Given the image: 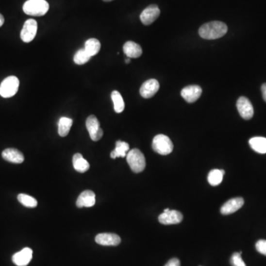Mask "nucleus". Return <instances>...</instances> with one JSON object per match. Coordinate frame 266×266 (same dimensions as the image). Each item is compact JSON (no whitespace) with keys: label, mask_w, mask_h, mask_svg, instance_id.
<instances>
[{"label":"nucleus","mask_w":266,"mask_h":266,"mask_svg":"<svg viewBox=\"0 0 266 266\" xmlns=\"http://www.w3.org/2000/svg\"><path fill=\"white\" fill-rule=\"evenodd\" d=\"M37 28V22L35 19H28L21 31V39L25 43L32 42L36 36Z\"/></svg>","instance_id":"423d86ee"},{"label":"nucleus","mask_w":266,"mask_h":266,"mask_svg":"<svg viewBox=\"0 0 266 266\" xmlns=\"http://www.w3.org/2000/svg\"><path fill=\"white\" fill-rule=\"evenodd\" d=\"M18 200L21 204L28 208H35L37 206V200L34 198L26 195V194H19L17 197Z\"/></svg>","instance_id":"a878e982"},{"label":"nucleus","mask_w":266,"mask_h":266,"mask_svg":"<svg viewBox=\"0 0 266 266\" xmlns=\"http://www.w3.org/2000/svg\"><path fill=\"white\" fill-rule=\"evenodd\" d=\"M225 175L224 170H219V169H213L211 171L208 175V181L210 185L213 186H218L221 183Z\"/></svg>","instance_id":"393cba45"},{"label":"nucleus","mask_w":266,"mask_h":266,"mask_svg":"<svg viewBox=\"0 0 266 266\" xmlns=\"http://www.w3.org/2000/svg\"><path fill=\"white\" fill-rule=\"evenodd\" d=\"M256 249L260 254L266 256V240H260L256 243Z\"/></svg>","instance_id":"c85d7f7f"},{"label":"nucleus","mask_w":266,"mask_h":266,"mask_svg":"<svg viewBox=\"0 0 266 266\" xmlns=\"http://www.w3.org/2000/svg\"><path fill=\"white\" fill-rule=\"evenodd\" d=\"M49 4L46 0H28L22 7L25 14L32 17H42L48 13Z\"/></svg>","instance_id":"f03ea898"},{"label":"nucleus","mask_w":266,"mask_h":266,"mask_svg":"<svg viewBox=\"0 0 266 266\" xmlns=\"http://www.w3.org/2000/svg\"><path fill=\"white\" fill-rule=\"evenodd\" d=\"M111 98L113 104H114L115 112L117 113H122L124 108H125V104H124V99H123L121 93L118 91L114 90L112 93Z\"/></svg>","instance_id":"b1692460"},{"label":"nucleus","mask_w":266,"mask_h":266,"mask_svg":"<svg viewBox=\"0 0 266 266\" xmlns=\"http://www.w3.org/2000/svg\"><path fill=\"white\" fill-rule=\"evenodd\" d=\"M19 87V79L14 76H8L0 84V96L5 99L13 97L17 93Z\"/></svg>","instance_id":"39448f33"},{"label":"nucleus","mask_w":266,"mask_h":266,"mask_svg":"<svg viewBox=\"0 0 266 266\" xmlns=\"http://www.w3.org/2000/svg\"><path fill=\"white\" fill-rule=\"evenodd\" d=\"M2 158L8 162L14 164H22L25 158L23 154L17 149L8 148L2 152Z\"/></svg>","instance_id":"f3484780"},{"label":"nucleus","mask_w":266,"mask_h":266,"mask_svg":"<svg viewBox=\"0 0 266 266\" xmlns=\"http://www.w3.org/2000/svg\"><path fill=\"white\" fill-rule=\"evenodd\" d=\"M243 204H244V200L243 198H232L222 206L220 212L222 215H231L239 210Z\"/></svg>","instance_id":"4468645a"},{"label":"nucleus","mask_w":266,"mask_h":266,"mask_svg":"<svg viewBox=\"0 0 266 266\" xmlns=\"http://www.w3.org/2000/svg\"><path fill=\"white\" fill-rule=\"evenodd\" d=\"M249 145L253 150L260 154L266 153V138L263 137H254L249 140Z\"/></svg>","instance_id":"412c9836"},{"label":"nucleus","mask_w":266,"mask_h":266,"mask_svg":"<svg viewBox=\"0 0 266 266\" xmlns=\"http://www.w3.org/2000/svg\"><path fill=\"white\" fill-rule=\"evenodd\" d=\"M91 56L86 52L84 49H80L76 52L73 57V61L76 65H82L88 62Z\"/></svg>","instance_id":"bb28decb"},{"label":"nucleus","mask_w":266,"mask_h":266,"mask_svg":"<svg viewBox=\"0 0 266 266\" xmlns=\"http://www.w3.org/2000/svg\"><path fill=\"white\" fill-rule=\"evenodd\" d=\"M86 127L90 134V138L93 141H98L102 138V129L100 127V123L95 116H90L86 121Z\"/></svg>","instance_id":"0eeeda50"},{"label":"nucleus","mask_w":266,"mask_h":266,"mask_svg":"<svg viewBox=\"0 0 266 266\" xmlns=\"http://www.w3.org/2000/svg\"><path fill=\"white\" fill-rule=\"evenodd\" d=\"M261 90L262 93H263V99H264L265 101L266 102V83L262 85Z\"/></svg>","instance_id":"7c9ffc66"},{"label":"nucleus","mask_w":266,"mask_h":266,"mask_svg":"<svg viewBox=\"0 0 266 266\" xmlns=\"http://www.w3.org/2000/svg\"><path fill=\"white\" fill-rule=\"evenodd\" d=\"M228 31L227 25L219 21L208 22L199 29V35L203 39L212 40L223 37Z\"/></svg>","instance_id":"f257e3e1"},{"label":"nucleus","mask_w":266,"mask_h":266,"mask_svg":"<svg viewBox=\"0 0 266 266\" xmlns=\"http://www.w3.org/2000/svg\"><path fill=\"white\" fill-rule=\"evenodd\" d=\"M96 242L101 246H116L121 243L119 236L113 233H101L96 237Z\"/></svg>","instance_id":"2eb2a0df"},{"label":"nucleus","mask_w":266,"mask_h":266,"mask_svg":"<svg viewBox=\"0 0 266 266\" xmlns=\"http://www.w3.org/2000/svg\"><path fill=\"white\" fill-rule=\"evenodd\" d=\"M130 150V145L124 141H116V148L112 151L110 157L113 159L116 158H124L127 156V152Z\"/></svg>","instance_id":"aec40b11"},{"label":"nucleus","mask_w":266,"mask_h":266,"mask_svg":"<svg viewBox=\"0 0 266 266\" xmlns=\"http://www.w3.org/2000/svg\"><path fill=\"white\" fill-rule=\"evenodd\" d=\"M124 53L128 58H136L140 57L142 55V48L138 44L135 42L128 41L124 44L123 47Z\"/></svg>","instance_id":"a211bd4d"},{"label":"nucleus","mask_w":266,"mask_h":266,"mask_svg":"<svg viewBox=\"0 0 266 266\" xmlns=\"http://www.w3.org/2000/svg\"><path fill=\"white\" fill-rule=\"evenodd\" d=\"M73 125V120L67 117H62L58 123V133L61 137L68 135L70 128Z\"/></svg>","instance_id":"4be33fe9"},{"label":"nucleus","mask_w":266,"mask_h":266,"mask_svg":"<svg viewBox=\"0 0 266 266\" xmlns=\"http://www.w3.org/2000/svg\"><path fill=\"white\" fill-rule=\"evenodd\" d=\"M84 50L90 56H96L101 50V43L98 39H90L86 41Z\"/></svg>","instance_id":"5701e85b"},{"label":"nucleus","mask_w":266,"mask_h":266,"mask_svg":"<svg viewBox=\"0 0 266 266\" xmlns=\"http://www.w3.org/2000/svg\"><path fill=\"white\" fill-rule=\"evenodd\" d=\"M237 107L240 116L244 119H251L254 116V108L252 104L247 98L243 96L240 97L237 100Z\"/></svg>","instance_id":"1a4fd4ad"},{"label":"nucleus","mask_w":266,"mask_h":266,"mask_svg":"<svg viewBox=\"0 0 266 266\" xmlns=\"http://www.w3.org/2000/svg\"><path fill=\"white\" fill-rule=\"evenodd\" d=\"M127 161L130 169L135 173H139L145 169V157L138 149H133L127 153Z\"/></svg>","instance_id":"7ed1b4c3"},{"label":"nucleus","mask_w":266,"mask_h":266,"mask_svg":"<svg viewBox=\"0 0 266 266\" xmlns=\"http://www.w3.org/2000/svg\"><path fill=\"white\" fill-rule=\"evenodd\" d=\"M73 164L74 169L81 173H84L90 169V164L80 153H76L73 155Z\"/></svg>","instance_id":"6ab92c4d"},{"label":"nucleus","mask_w":266,"mask_h":266,"mask_svg":"<svg viewBox=\"0 0 266 266\" xmlns=\"http://www.w3.org/2000/svg\"><path fill=\"white\" fill-rule=\"evenodd\" d=\"M160 88L159 82L156 79L146 81L140 89V94L144 99H150L156 94Z\"/></svg>","instance_id":"9d476101"},{"label":"nucleus","mask_w":266,"mask_h":266,"mask_svg":"<svg viewBox=\"0 0 266 266\" xmlns=\"http://www.w3.org/2000/svg\"><path fill=\"white\" fill-rule=\"evenodd\" d=\"M95 204L96 195L91 190H86L81 193L76 200V206L79 208L92 207Z\"/></svg>","instance_id":"dca6fc26"},{"label":"nucleus","mask_w":266,"mask_h":266,"mask_svg":"<svg viewBox=\"0 0 266 266\" xmlns=\"http://www.w3.org/2000/svg\"><path fill=\"white\" fill-rule=\"evenodd\" d=\"M165 266H181V263L178 259L173 258L169 260Z\"/></svg>","instance_id":"c756f323"},{"label":"nucleus","mask_w":266,"mask_h":266,"mask_svg":"<svg viewBox=\"0 0 266 266\" xmlns=\"http://www.w3.org/2000/svg\"><path fill=\"white\" fill-rule=\"evenodd\" d=\"M183 218V217L181 212L176 210H169L163 212L158 217V220L164 225H172L181 223Z\"/></svg>","instance_id":"9b49d317"},{"label":"nucleus","mask_w":266,"mask_h":266,"mask_svg":"<svg viewBox=\"0 0 266 266\" xmlns=\"http://www.w3.org/2000/svg\"><path fill=\"white\" fill-rule=\"evenodd\" d=\"M201 94V87L198 85L187 86L181 90V96L188 103L195 102Z\"/></svg>","instance_id":"ddd939ff"},{"label":"nucleus","mask_w":266,"mask_h":266,"mask_svg":"<svg viewBox=\"0 0 266 266\" xmlns=\"http://www.w3.org/2000/svg\"><path fill=\"white\" fill-rule=\"evenodd\" d=\"M161 14L158 5H151L144 10L140 16V19L144 25H150L153 23Z\"/></svg>","instance_id":"6e6552de"},{"label":"nucleus","mask_w":266,"mask_h":266,"mask_svg":"<svg viewBox=\"0 0 266 266\" xmlns=\"http://www.w3.org/2000/svg\"><path fill=\"white\" fill-rule=\"evenodd\" d=\"M103 1H104V2H111V1H113V0H103Z\"/></svg>","instance_id":"72a5a7b5"},{"label":"nucleus","mask_w":266,"mask_h":266,"mask_svg":"<svg viewBox=\"0 0 266 266\" xmlns=\"http://www.w3.org/2000/svg\"><path fill=\"white\" fill-rule=\"evenodd\" d=\"M169 210H170V209H164V212H168V211H169Z\"/></svg>","instance_id":"f704fd0d"},{"label":"nucleus","mask_w":266,"mask_h":266,"mask_svg":"<svg viewBox=\"0 0 266 266\" xmlns=\"http://www.w3.org/2000/svg\"><path fill=\"white\" fill-rule=\"evenodd\" d=\"M242 252L234 253L231 257V264L232 266H246L241 257Z\"/></svg>","instance_id":"cd10ccee"},{"label":"nucleus","mask_w":266,"mask_h":266,"mask_svg":"<svg viewBox=\"0 0 266 266\" xmlns=\"http://www.w3.org/2000/svg\"><path fill=\"white\" fill-rule=\"evenodd\" d=\"M130 61H131L130 60V58L127 57V59H126L125 62L126 63L128 64L130 63Z\"/></svg>","instance_id":"473e14b6"},{"label":"nucleus","mask_w":266,"mask_h":266,"mask_svg":"<svg viewBox=\"0 0 266 266\" xmlns=\"http://www.w3.org/2000/svg\"><path fill=\"white\" fill-rule=\"evenodd\" d=\"M33 251L30 248H25L12 257L13 263L17 266H26L32 260Z\"/></svg>","instance_id":"f8f14e48"},{"label":"nucleus","mask_w":266,"mask_h":266,"mask_svg":"<svg viewBox=\"0 0 266 266\" xmlns=\"http://www.w3.org/2000/svg\"><path fill=\"white\" fill-rule=\"evenodd\" d=\"M152 149L160 155H169L173 150V144L169 137L160 134L153 138Z\"/></svg>","instance_id":"20e7f679"},{"label":"nucleus","mask_w":266,"mask_h":266,"mask_svg":"<svg viewBox=\"0 0 266 266\" xmlns=\"http://www.w3.org/2000/svg\"><path fill=\"white\" fill-rule=\"evenodd\" d=\"M4 22H5V18L2 14H0V28L3 25Z\"/></svg>","instance_id":"2f4dec72"}]
</instances>
